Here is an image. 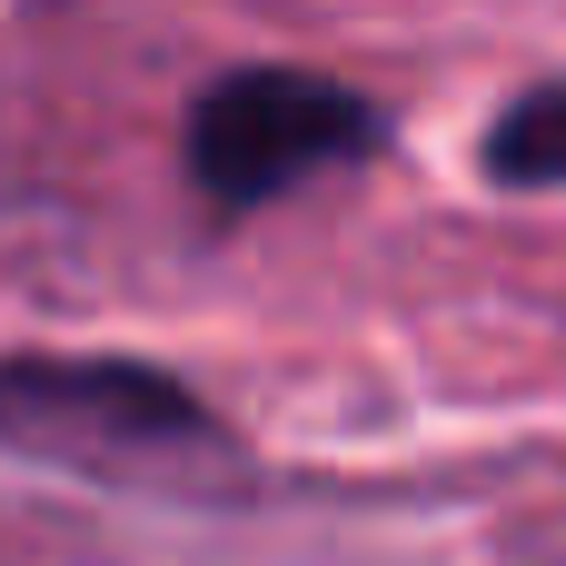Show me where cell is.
<instances>
[{"label": "cell", "instance_id": "obj_1", "mask_svg": "<svg viewBox=\"0 0 566 566\" xmlns=\"http://www.w3.org/2000/svg\"><path fill=\"white\" fill-rule=\"evenodd\" d=\"M0 448L99 478V488H219L229 428L159 368L129 358H10L0 368Z\"/></svg>", "mask_w": 566, "mask_h": 566}, {"label": "cell", "instance_id": "obj_2", "mask_svg": "<svg viewBox=\"0 0 566 566\" xmlns=\"http://www.w3.org/2000/svg\"><path fill=\"white\" fill-rule=\"evenodd\" d=\"M368 139H378V109L348 80H318V70H229L189 109V179L209 199L249 209V199H279L298 179L358 159Z\"/></svg>", "mask_w": 566, "mask_h": 566}, {"label": "cell", "instance_id": "obj_3", "mask_svg": "<svg viewBox=\"0 0 566 566\" xmlns=\"http://www.w3.org/2000/svg\"><path fill=\"white\" fill-rule=\"evenodd\" d=\"M488 169H497L507 189H547V179H566V80L507 99V119L488 129Z\"/></svg>", "mask_w": 566, "mask_h": 566}]
</instances>
